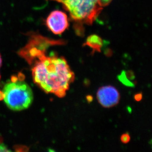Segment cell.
Segmentation results:
<instances>
[{
  "mask_svg": "<svg viewBox=\"0 0 152 152\" xmlns=\"http://www.w3.org/2000/svg\"><path fill=\"white\" fill-rule=\"evenodd\" d=\"M28 61L36 60L32 68L34 81L46 93H52L60 98L65 96L75 75L64 58L53 54L45 55L39 51L26 58Z\"/></svg>",
  "mask_w": 152,
  "mask_h": 152,
  "instance_id": "cell-1",
  "label": "cell"
},
{
  "mask_svg": "<svg viewBox=\"0 0 152 152\" xmlns=\"http://www.w3.org/2000/svg\"><path fill=\"white\" fill-rule=\"evenodd\" d=\"M23 79L22 75L12 77L2 91L4 102L9 108L14 111L27 108L33 101L32 90Z\"/></svg>",
  "mask_w": 152,
  "mask_h": 152,
  "instance_id": "cell-2",
  "label": "cell"
},
{
  "mask_svg": "<svg viewBox=\"0 0 152 152\" xmlns=\"http://www.w3.org/2000/svg\"><path fill=\"white\" fill-rule=\"evenodd\" d=\"M62 3L70 18L77 24H92L103 7L99 0H56Z\"/></svg>",
  "mask_w": 152,
  "mask_h": 152,
  "instance_id": "cell-3",
  "label": "cell"
},
{
  "mask_svg": "<svg viewBox=\"0 0 152 152\" xmlns=\"http://www.w3.org/2000/svg\"><path fill=\"white\" fill-rule=\"evenodd\" d=\"M46 25L53 34H61L69 27L68 16L60 10L53 11L46 19Z\"/></svg>",
  "mask_w": 152,
  "mask_h": 152,
  "instance_id": "cell-4",
  "label": "cell"
},
{
  "mask_svg": "<svg viewBox=\"0 0 152 152\" xmlns=\"http://www.w3.org/2000/svg\"><path fill=\"white\" fill-rule=\"evenodd\" d=\"M97 99L104 107H112L119 103L120 95L118 91L113 86H103L97 92Z\"/></svg>",
  "mask_w": 152,
  "mask_h": 152,
  "instance_id": "cell-5",
  "label": "cell"
},
{
  "mask_svg": "<svg viewBox=\"0 0 152 152\" xmlns=\"http://www.w3.org/2000/svg\"><path fill=\"white\" fill-rule=\"evenodd\" d=\"M102 44L103 42L101 37L96 34H93L88 37L85 45L92 48L94 53L95 51L101 52Z\"/></svg>",
  "mask_w": 152,
  "mask_h": 152,
  "instance_id": "cell-6",
  "label": "cell"
},
{
  "mask_svg": "<svg viewBox=\"0 0 152 152\" xmlns=\"http://www.w3.org/2000/svg\"><path fill=\"white\" fill-rule=\"evenodd\" d=\"M118 78L119 80L120 81V82H122L124 85H125V86L132 87L135 85L134 82L126 77L125 75V70H123L122 73H121V75L118 76Z\"/></svg>",
  "mask_w": 152,
  "mask_h": 152,
  "instance_id": "cell-7",
  "label": "cell"
},
{
  "mask_svg": "<svg viewBox=\"0 0 152 152\" xmlns=\"http://www.w3.org/2000/svg\"><path fill=\"white\" fill-rule=\"evenodd\" d=\"M131 139V137L129 134H125L121 137V140L123 143H128V142H129Z\"/></svg>",
  "mask_w": 152,
  "mask_h": 152,
  "instance_id": "cell-8",
  "label": "cell"
},
{
  "mask_svg": "<svg viewBox=\"0 0 152 152\" xmlns=\"http://www.w3.org/2000/svg\"><path fill=\"white\" fill-rule=\"evenodd\" d=\"M112 0H99V3L102 7H105L108 6Z\"/></svg>",
  "mask_w": 152,
  "mask_h": 152,
  "instance_id": "cell-9",
  "label": "cell"
},
{
  "mask_svg": "<svg viewBox=\"0 0 152 152\" xmlns=\"http://www.w3.org/2000/svg\"><path fill=\"white\" fill-rule=\"evenodd\" d=\"M10 150L3 143H0V152H9Z\"/></svg>",
  "mask_w": 152,
  "mask_h": 152,
  "instance_id": "cell-10",
  "label": "cell"
},
{
  "mask_svg": "<svg viewBox=\"0 0 152 152\" xmlns=\"http://www.w3.org/2000/svg\"><path fill=\"white\" fill-rule=\"evenodd\" d=\"M1 63H2V60H1V55H0V67L1 66ZM0 78H1V76H0ZM4 95H3V91L0 90V101L3 100Z\"/></svg>",
  "mask_w": 152,
  "mask_h": 152,
  "instance_id": "cell-11",
  "label": "cell"
},
{
  "mask_svg": "<svg viewBox=\"0 0 152 152\" xmlns=\"http://www.w3.org/2000/svg\"><path fill=\"white\" fill-rule=\"evenodd\" d=\"M142 94H137L135 95L134 96V99L136 101H140L141 99H142Z\"/></svg>",
  "mask_w": 152,
  "mask_h": 152,
  "instance_id": "cell-12",
  "label": "cell"
},
{
  "mask_svg": "<svg viewBox=\"0 0 152 152\" xmlns=\"http://www.w3.org/2000/svg\"><path fill=\"white\" fill-rule=\"evenodd\" d=\"M87 101L88 102H92V100H93V98H92V96H87Z\"/></svg>",
  "mask_w": 152,
  "mask_h": 152,
  "instance_id": "cell-13",
  "label": "cell"
}]
</instances>
